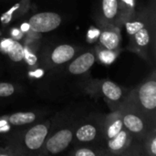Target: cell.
I'll list each match as a JSON object with an SVG mask.
<instances>
[{
    "mask_svg": "<svg viewBox=\"0 0 156 156\" xmlns=\"http://www.w3.org/2000/svg\"><path fill=\"white\" fill-rule=\"evenodd\" d=\"M155 2L141 6L139 10L122 27L129 37L128 50L138 55L147 62L154 58L155 53Z\"/></svg>",
    "mask_w": 156,
    "mask_h": 156,
    "instance_id": "cell-1",
    "label": "cell"
},
{
    "mask_svg": "<svg viewBox=\"0 0 156 156\" xmlns=\"http://www.w3.org/2000/svg\"><path fill=\"white\" fill-rule=\"evenodd\" d=\"M50 127L51 121L44 120L17 128V131L7 134L5 139V145L15 150L17 155H38Z\"/></svg>",
    "mask_w": 156,
    "mask_h": 156,
    "instance_id": "cell-2",
    "label": "cell"
},
{
    "mask_svg": "<svg viewBox=\"0 0 156 156\" xmlns=\"http://www.w3.org/2000/svg\"><path fill=\"white\" fill-rule=\"evenodd\" d=\"M123 102L129 104L156 125V76L154 70L142 83L129 90Z\"/></svg>",
    "mask_w": 156,
    "mask_h": 156,
    "instance_id": "cell-3",
    "label": "cell"
},
{
    "mask_svg": "<svg viewBox=\"0 0 156 156\" xmlns=\"http://www.w3.org/2000/svg\"><path fill=\"white\" fill-rule=\"evenodd\" d=\"M102 114H90L79 120L73 134L75 145L92 144L102 147Z\"/></svg>",
    "mask_w": 156,
    "mask_h": 156,
    "instance_id": "cell-4",
    "label": "cell"
},
{
    "mask_svg": "<svg viewBox=\"0 0 156 156\" xmlns=\"http://www.w3.org/2000/svg\"><path fill=\"white\" fill-rule=\"evenodd\" d=\"M78 121H72L58 127L49 133L38 155H55L66 151L73 142V134Z\"/></svg>",
    "mask_w": 156,
    "mask_h": 156,
    "instance_id": "cell-5",
    "label": "cell"
},
{
    "mask_svg": "<svg viewBox=\"0 0 156 156\" xmlns=\"http://www.w3.org/2000/svg\"><path fill=\"white\" fill-rule=\"evenodd\" d=\"M116 107L118 108L121 114L124 128L135 139L143 141L147 133L153 128L156 127V125L148 121L147 118L144 117L140 112H138L129 104L122 102L121 104L116 105Z\"/></svg>",
    "mask_w": 156,
    "mask_h": 156,
    "instance_id": "cell-6",
    "label": "cell"
},
{
    "mask_svg": "<svg viewBox=\"0 0 156 156\" xmlns=\"http://www.w3.org/2000/svg\"><path fill=\"white\" fill-rule=\"evenodd\" d=\"M85 90L93 96L102 97L109 106H116L123 102L129 91L109 80H91L87 84Z\"/></svg>",
    "mask_w": 156,
    "mask_h": 156,
    "instance_id": "cell-7",
    "label": "cell"
},
{
    "mask_svg": "<svg viewBox=\"0 0 156 156\" xmlns=\"http://www.w3.org/2000/svg\"><path fill=\"white\" fill-rule=\"evenodd\" d=\"M121 7L119 0H95L92 18L99 27L107 25L121 26Z\"/></svg>",
    "mask_w": 156,
    "mask_h": 156,
    "instance_id": "cell-8",
    "label": "cell"
},
{
    "mask_svg": "<svg viewBox=\"0 0 156 156\" xmlns=\"http://www.w3.org/2000/svg\"><path fill=\"white\" fill-rule=\"evenodd\" d=\"M79 51V48L70 44H60L48 52L42 51L40 61L43 66L48 69H56L69 62Z\"/></svg>",
    "mask_w": 156,
    "mask_h": 156,
    "instance_id": "cell-9",
    "label": "cell"
},
{
    "mask_svg": "<svg viewBox=\"0 0 156 156\" xmlns=\"http://www.w3.org/2000/svg\"><path fill=\"white\" fill-rule=\"evenodd\" d=\"M62 23V16L56 12H39L30 16L28 19V26L30 30L43 34L55 30Z\"/></svg>",
    "mask_w": 156,
    "mask_h": 156,
    "instance_id": "cell-10",
    "label": "cell"
},
{
    "mask_svg": "<svg viewBox=\"0 0 156 156\" xmlns=\"http://www.w3.org/2000/svg\"><path fill=\"white\" fill-rule=\"evenodd\" d=\"M96 61L94 50H88L80 55H76L68 62L67 71L72 76H82L88 73Z\"/></svg>",
    "mask_w": 156,
    "mask_h": 156,
    "instance_id": "cell-11",
    "label": "cell"
},
{
    "mask_svg": "<svg viewBox=\"0 0 156 156\" xmlns=\"http://www.w3.org/2000/svg\"><path fill=\"white\" fill-rule=\"evenodd\" d=\"M121 27L107 25L100 27L99 44L110 49H120L122 44Z\"/></svg>",
    "mask_w": 156,
    "mask_h": 156,
    "instance_id": "cell-12",
    "label": "cell"
},
{
    "mask_svg": "<svg viewBox=\"0 0 156 156\" xmlns=\"http://www.w3.org/2000/svg\"><path fill=\"white\" fill-rule=\"evenodd\" d=\"M41 113L37 112H19L12 114H6L1 116L2 119L7 123V125L14 128H21L38 122Z\"/></svg>",
    "mask_w": 156,
    "mask_h": 156,
    "instance_id": "cell-13",
    "label": "cell"
},
{
    "mask_svg": "<svg viewBox=\"0 0 156 156\" xmlns=\"http://www.w3.org/2000/svg\"><path fill=\"white\" fill-rule=\"evenodd\" d=\"M0 51L13 63L18 64L24 61V46L20 41L11 37L3 38L0 41Z\"/></svg>",
    "mask_w": 156,
    "mask_h": 156,
    "instance_id": "cell-14",
    "label": "cell"
},
{
    "mask_svg": "<svg viewBox=\"0 0 156 156\" xmlns=\"http://www.w3.org/2000/svg\"><path fill=\"white\" fill-rule=\"evenodd\" d=\"M31 7V0H19L14 4L6 12L1 16V23L5 26L22 16H24Z\"/></svg>",
    "mask_w": 156,
    "mask_h": 156,
    "instance_id": "cell-15",
    "label": "cell"
},
{
    "mask_svg": "<svg viewBox=\"0 0 156 156\" xmlns=\"http://www.w3.org/2000/svg\"><path fill=\"white\" fill-rule=\"evenodd\" d=\"M71 156H103L107 155L101 146L92 144H79L68 153Z\"/></svg>",
    "mask_w": 156,
    "mask_h": 156,
    "instance_id": "cell-16",
    "label": "cell"
},
{
    "mask_svg": "<svg viewBox=\"0 0 156 156\" xmlns=\"http://www.w3.org/2000/svg\"><path fill=\"white\" fill-rule=\"evenodd\" d=\"M94 53L96 57V60L100 63L104 65H111L112 64L117 57L119 56L121 50L120 49H110L102 47L101 45L98 44L94 48Z\"/></svg>",
    "mask_w": 156,
    "mask_h": 156,
    "instance_id": "cell-17",
    "label": "cell"
},
{
    "mask_svg": "<svg viewBox=\"0 0 156 156\" xmlns=\"http://www.w3.org/2000/svg\"><path fill=\"white\" fill-rule=\"evenodd\" d=\"M120 7H121V16L120 22L122 27L123 23L133 16L141 6H139L138 0H119Z\"/></svg>",
    "mask_w": 156,
    "mask_h": 156,
    "instance_id": "cell-18",
    "label": "cell"
},
{
    "mask_svg": "<svg viewBox=\"0 0 156 156\" xmlns=\"http://www.w3.org/2000/svg\"><path fill=\"white\" fill-rule=\"evenodd\" d=\"M144 155L156 156V127L150 130L142 141Z\"/></svg>",
    "mask_w": 156,
    "mask_h": 156,
    "instance_id": "cell-19",
    "label": "cell"
},
{
    "mask_svg": "<svg viewBox=\"0 0 156 156\" xmlns=\"http://www.w3.org/2000/svg\"><path fill=\"white\" fill-rule=\"evenodd\" d=\"M16 86L11 82H0V98H7L16 92Z\"/></svg>",
    "mask_w": 156,
    "mask_h": 156,
    "instance_id": "cell-20",
    "label": "cell"
},
{
    "mask_svg": "<svg viewBox=\"0 0 156 156\" xmlns=\"http://www.w3.org/2000/svg\"><path fill=\"white\" fill-rule=\"evenodd\" d=\"M24 32L20 29V28H16V27H13L10 29V37L13 39H16L17 41H20L24 37L26 38V36H24Z\"/></svg>",
    "mask_w": 156,
    "mask_h": 156,
    "instance_id": "cell-21",
    "label": "cell"
},
{
    "mask_svg": "<svg viewBox=\"0 0 156 156\" xmlns=\"http://www.w3.org/2000/svg\"><path fill=\"white\" fill-rule=\"evenodd\" d=\"M0 156H17V154L11 147L5 145V147L0 146Z\"/></svg>",
    "mask_w": 156,
    "mask_h": 156,
    "instance_id": "cell-22",
    "label": "cell"
},
{
    "mask_svg": "<svg viewBox=\"0 0 156 156\" xmlns=\"http://www.w3.org/2000/svg\"><path fill=\"white\" fill-rule=\"evenodd\" d=\"M99 35H100V27H99V29L90 28L88 33V40L92 42V41L96 40V38H99Z\"/></svg>",
    "mask_w": 156,
    "mask_h": 156,
    "instance_id": "cell-23",
    "label": "cell"
},
{
    "mask_svg": "<svg viewBox=\"0 0 156 156\" xmlns=\"http://www.w3.org/2000/svg\"><path fill=\"white\" fill-rule=\"evenodd\" d=\"M0 1H1V0H0Z\"/></svg>",
    "mask_w": 156,
    "mask_h": 156,
    "instance_id": "cell-24",
    "label": "cell"
}]
</instances>
